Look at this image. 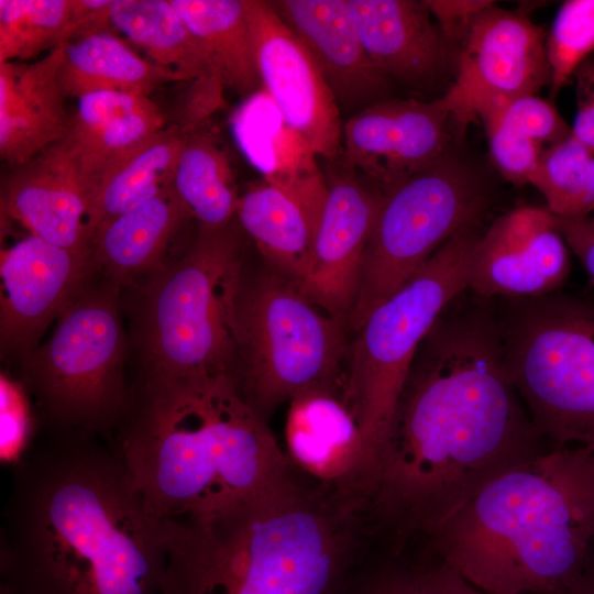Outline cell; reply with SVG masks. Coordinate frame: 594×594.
<instances>
[{
  "label": "cell",
  "instance_id": "1",
  "mask_svg": "<svg viewBox=\"0 0 594 594\" xmlns=\"http://www.w3.org/2000/svg\"><path fill=\"white\" fill-rule=\"evenodd\" d=\"M547 443L509 377L493 300L466 289L417 350L365 510L399 542L431 537Z\"/></svg>",
  "mask_w": 594,
  "mask_h": 594
},
{
  "label": "cell",
  "instance_id": "2",
  "mask_svg": "<svg viewBox=\"0 0 594 594\" xmlns=\"http://www.w3.org/2000/svg\"><path fill=\"white\" fill-rule=\"evenodd\" d=\"M61 432L13 464L0 594H160L167 521L150 508L113 441Z\"/></svg>",
  "mask_w": 594,
  "mask_h": 594
},
{
  "label": "cell",
  "instance_id": "3",
  "mask_svg": "<svg viewBox=\"0 0 594 594\" xmlns=\"http://www.w3.org/2000/svg\"><path fill=\"white\" fill-rule=\"evenodd\" d=\"M121 424L112 441L164 521L209 518L297 476L227 374L145 378Z\"/></svg>",
  "mask_w": 594,
  "mask_h": 594
},
{
  "label": "cell",
  "instance_id": "4",
  "mask_svg": "<svg viewBox=\"0 0 594 594\" xmlns=\"http://www.w3.org/2000/svg\"><path fill=\"white\" fill-rule=\"evenodd\" d=\"M430 539L487 594H569L594 541V453L550 448L485 485Z\"/></svg>",
  "mask_w": 594,
  "mask_h": 594
},
{
  "label": "cell",
  "instance_id": "5",
  "mask_svg": "<svg viewBox=\"0 0 594 594\" xmlns=\"http://www.w3.org/2000/svg\"><path fill=\"white\" fill-rule=\"evenodd\" d=\"M362 510L296 476L209 518L169 520L160 594H337Z\"/></svg>",
  "mask_w": 594,
  "mask_h": 594
},
{
  "label": "cell",
  "instance_id": "6",
  "mask_svg": "<svg viewBox=\"0 0 594 594\" xmlns=\"http://www.w3.org/2000/svg\"><path fill=\"white\" fill-rule=\"evenodd\" d=\"M243 254L231 222L199 226L187 249L146 280L138 320L145 378H233Z\"/></svg>",
  "mask_w": 594,
  "mask_h": 594
},
{
  "label": "cell",
  "instance_id": "7",
  "mask_svg": "<svg viewBox=\"0 0 594 594\" xmlns=\"http://www.w3.org/2000/svg\"><path fill=\"white\" fill-rule=\"evenodd\" d=\"M479 223L461 229L353 333L342 396L364 443L369 488L417 350L446 307L469 288Z\"/></svg>",
  "mask_w": 594,
  "mask_h": 594
},
{
  "label": "cell",
  "instance_id": "8",
  "mask_svg": "<svg viewBox=\"0 0 594 594\" xmlns=\"http://www.w3.org/2000/svg\"><path fill=\"white\" fill-rule=\"evenodd\" d=\"M492 300L506 369L539 431L594 453V304L558 290Z\"/></svg>",
  "mask_w": 594,
  "mask_h": 594
},
{
  "label": "cell",
  "instance_id": "9",
  "mask_svg": "<svg viewBox=\"0 0 594 594\" xmlns=\"http://www.w3.org/2000/svg\"><path fill=\"white\" fill-rule=\"evenodd\" d=\"M349 327L267 266L244 270L235 307L234 384L265 421L318 387L342 388Z\"/></svg>",
  "mask_w": 594,
  "mask_h": 594
},
{
  "label": "cell",
  "instance_id": "10",
  "mask_svg": "<svg viewBox=\"0 0 594 594\" xmlns=\"http://www.w3.org/2000/svg\"><path fill=\"white\" fill-rule=\"evenodd\" d=\"M90 276L58 315L50 339L21 363V383L57 430L107 435L129 405L127 341L120 286L108 279L95 286Z\"/></svg>",
  "mask_w": 594,
  "mask_h": 594
},
{
  "label": "cell",
  "instance_id": "11",
  "mask_svg": "<svg viewBox=\"0 0 594 594\" xmlns=\"http://www.w3.org/2000/svg\"><path fill=\"white\" fill-rule=\"evenodd\" d=\"M490 202L482 180L447 155L384 193L364 253L350 332L450 238L477 224Z\"/></svg>",
  "mask_w": 594,
  "mask_h": 594
},
{
  "label": "cell",
  "instance_id": "12",
  "mask_svg": "<svg viewBox=\"0 0 594 594\" xmlns=\"http://www.w3.org/2000/svg\"><path fill=\"white\" fill-rule=\"evenodd\" d=\"M547 33L525 15L492 4L473 21L459 45L457 78L448 89L457 121L475 119L476 107L536 95L551 85Z\"/></svg>",
  "mask_w": 594,
  "mask_h": 594
},
{
  "label": "cell",
  "instance_id": "13",
  "mask_svg": "<svg viewBox=\"0 0 594 594\" xmlns=\"http://www.w3.org/2000/svg\"><path fill=\"white\" fill-rule=\"evenodd\" d=\"M455 118L449 91L431 101L375 102L343 125L344 158L386 193L447 155L449 125Z\"/></svg>",
  "mask_w": 594,
  "mask_h": 594
},
{
  "label": "cell",
  "instance_id": "14",
  "mask_svg": "<svg viewBox=\"0 0 594 594\" xmlns=\"http://www.w3.org/2000/svg\"><path fill=\"white\" fill-rule=\"evenodd\" d=\"M262 88L317 155L342 148L339 103L314 58L267 1L245 0Z\"/></svg>",
  "mask_w": 594,
  "mask_h": 594
},
{
  "label": "cell",
  "instance_id": "15",
  "mask_svg": "<svg viewBox=\"0 0 594 594\" xmlns=\"http://www.w3.org/2000/svg\"><path fill=\"white\" fill-rule=\"evenodd\" d=\"M92 273L90 254L28 234L2 250L0 342L2 358L25 361Z\"/></svg>",
  "mask_w": 594,
  "mask_h": 594
},
{
  "label": "cell",
  "instance_id": "16",
  "mask_svg": "<svg viewBox=\"0 0 594 594\" xmlns=\"http://www.w3.org/2000/svg\"><path fill=\"white\" fill-rule=\"evenodd\" d=\"M569 272L558 218L548 208L518 207L482 233L468 289L484 298L538 296L557 292Z\"/></svg>",
  "mask_w": 594,
  "mask_h": 594
},
{
  "label": "cell",
  "instance_id": "17",
  "mask_svg": "<svg viewBox=\"0 0 594 594\" xmlns=\"http://www.w3.org/2000/svg\"><path fill=\"white\" fill-rule=\"evenodd\" d=\"M328 187L299 287L314 304L349 327L366 244L384 193L353 175L338 176Z\"/></svg>",
  "mask_w": 594,
  "mask_h": 594
},
{
  "label": "cell",
  "instance_id": "18",
  "mask_svg": "<svg viewBox=\"0 0 594 594\" xmlns=\"http://www.w3.org/2000/svg\"><path fill=\"white\" fill-rule=\"evenodd\" d=\"M89 190L65 141L12 167L2 182L1 216L55 245L90 254Z\"/></svg>",
  "mask_w": 594,
  "mask_h": 594
},
{
  "label": "cell",
  "instance_id": "19",
  "mask_svg": "<svg viewBox=\"0 0 594 594\" xmlns=\"http://www.w3.org/2000/svg\"><path fill=\"white\" fill-rule=\"evenodd\" d=\"M285 438L294 466L364 505L366 462L360 427L342 388L305 391L289 402Z\"/></svg>",
  "mask_w": 594,
  "mask_h": 594
},
{
  "label": "cell",
  "instance_id": "20",
  "mask_svg": "<svg viewBox=\"0 0 594 594\" xmlns=\"http://www.w3.org/2000/svg\"><path fill=\"white\" fill-rule=\"evenodd\" d=\"M270 3L309 52L338 103L359 107L384 100L391 80L369 57L348 0Z\"/></svg>",
  "mask_w": 594,
  "mask_h": 594
},
{
  "label": "cell",
  "instance_id": "21",
  "mask_svg": "<svg viewBox=\"0 0 594 594\" xmlns=\"http://www.w3.org/2000/svg\"><path fill=\"white\" fill-rule=\"evenodd\" d=\"M231 127L241 152L265 183L293 198L317 230L328 183L309 142L286 122L264 88L235 109Z\"/></svg>",
  "mask_w": 594,
  "mask_h": 594
},
{
  "label": "cell",
  "instance_id": "22",
  "mask_svg": "<svg viewBox=\"0 0 594 594\" xmlns=\"http://www.w3.org/2000/svg\"><path fill=\"white\" fill-rule=\"evenodd\" d=\"M64 45L32 63L0 64V155L11 167L21 165L69 132L58 73Z\"/></svg>",
  "mask_w": 594,
  "mask_h": 594
},
{
  "label": "cell",
  "instance_id": "23",
  "mask_svg": "<svg viewBox=\"0 0 594 594\" xmlns=\"http://www.w3.org/2000/svg\"><path fill=\"white\" fill-rule=\"evenodd\" d=\"M348 2L369 57L386 78L422 85L440 76L449 43L425 1Z\"/></svg>",
  "mask_w": 594,
  "mask_h": 594
},
{
  "label": "cell",
  "instance_id": "24",
  "mask_svg": "<svg viewBox=\"0 0 594 594\" xmlns=\"http://www.w3.org/2000/svg\"><path fill=\"white\" fill-rule=\"evenodd\" d=\"M191 218L174 186L99 229L90 243L92 272L119 285L147 279L167 261L166 252Z\"/></svg>",
  "mask_w": 594,
  "mask_h": 594
},
{
  "label": "cell",
  "instance_id": "25",
  "mask_svg": "<svg viewBox=\"0 0 594 594\" xmlns=\"http://www.w3.org/2000/svg\"><path fill=\"white\" fill-rule=\"evenodd\" d=\"M166 127V117L148 96L100 91L78 99L64 139L89 190L112 165Z\"/></svg>",
  "mask_w": 594,
  "mask_h": 594
},
{
  "label": "cell",
  "instance_id": "26",
  "mask_svg": "<svg viewBox=\"0 0 594 594\" xmlns=\"http://www.w3.org/2000/svg\"><path fill=\"white\" fill-rule=\"evenodd\" d=\"M58 80L66 98L100 91L148 96L168 81H186L179 74L138 55L110 30L85 35L64 45Z\"/></svg>",
  "mask_w": 594,
  "mask_h": 594
},
{
  "label": "cell",
  "instance_id": "27",
  "mask_svg": "<svg viewBox=\"0 0 594 594\" xmlns=\"http://www.w3.org/2000/svg\"><path fill=\"white\" fill-rule=\"evenodd\" d=\"M185 141L169 125L112 165L89 189V240L105 224L141 206L173 185Z\"/></svg>",
  "mask_w": 594,
  "mask_h": 594
},
{
  "label": "cell",
  "instance_id": "28",
  "mask_svg": "<svg viewBox=\"0 0 594 594\" xmlns=\"http://www.w3.org/2000/svg\"><path fill=\"white\" fill-rule=\"evenodd\" d=\"M235 215L265 266L299 285L316 234L302 208L287 194L265 183L239 197Z\"/></svg>",
  "mask_w": 594,
  "mask_h": 594
},
{
  "label": "cell",
  "instance_id": "29",
  "mask_svg": "<svg viewBox=\"0 0 594 594\" xmlns=\"http://www.w3.org/2000/svg\"><path fill=\"white\" fill-rule=\"evenodd\" d=\"M170 1L227 88L245 98L262 88L245 0Z\"/></svg>",
  "mask_w": 594,
  "mask_h": 594
},
{
  "label": "cell",
  "instance_id": "30",
  "mask_svg": "<svg viewBox=\"0 0 594 594\" xmlns=\"http://www.w3.org/2000/svg\"><path fill=\"white\" fill-rule=\"evenodd\" d=\"M107 14L109 26L186 81L216 70L170 0H111Z\"/></svg>",
  "mask_w": 594,
  "mask_h": 594
},
{
  "label": "cell",
  "instance_id": "31",
  "mask_svg": "<svg viewBox=\"0 0 594 594\" xmlns=\"http://www.w3.org/2000/svg\"><path fill=\"white\" fill-rule=\"evenodd\" d=\"M173 186L202 227L226 226L235 215L239 196L229 157L204 130L185 134Z\"/></svg>",
  "mask_w": 594,
  "mask_h": 594
},
{
  "label": "cell",
  "instance_id": "32",
  "mask_svg": "<svg viewBox=\"0 0 594 594\" xmlns=\"http://www.w3.org/2000/svg\"><path fill=\"white\" fill-rule=\"evenodd\" d=\"M79 29V0H0V64L66 45Z\"/></svg>",
  "mask_w": 594,
  "mask_h": 594
},
{
  "label": "cell",
  "instance_id": "33",
  "mask_svg": "<svg viewBox=\"0 0 594 594\" xmlns=\"http://www.w3.org/2000/svg\"><path fill=\"white\" fill-rule=\"evenodd\" d=\"M530 184L558 218L594 210V154L571 135L542 154Z\"/></svg>",
  "mask_w": 594,
  "mask_h": 594
},
{
  "label": "cell",
  "instance_id": "34",
  "mask_svg": "<svg viewBox=\"0 0 594 594\" xmlns=\"http://www.w3.org/2000/svg\"><path fill=\"white\" fill-rule=\"evenodd\" d=\"M546 48L553 96L594 54V0L563 2L547 34Z\"/></svg>",
  "mask_w": 594,
  "mask_h": 594
},
{
  "label": "cell",
  "instance_id": "35",
  "mask_svg": "<svg viewBox=\"0 0 594 594\" xmlns=\"http://www.w3.org/2000/svg\"><path fill=\"white\" fill-rule=\"evenodd\" d=\"M476 118L484 125L490 154L499 173L516 185L530 184L544 150L508 125L494 107L479 108Z\"/></svg>",
  "mask_w": 594,
  "mask_h": 594
},
{
  "label": "cell",
  "instance_id": "36",
  "mask_svg": "<svg viewBox=\"0 0 594 594\" xmlns=\"http://www.w3.org/2000/svg\"><path fill=\"white\" fill-rule=\"evenodd\" d=\"M494 107L502 119L516 131L536 142L544 151L571 135V128L557 109L537 95L479 106Z\"/></svg>",
  "mask_w": 594,
  "mask_h": 594
},
{
  "label": "cell",
  "instance_id": "37",
  "mask_svg": "<svg viewBox=\"0 0 594 594\" xmlns=\"http://www.w3.org/2000/svg\"><path fill=\"white\" fill-rule=\"evenodd\" d=\"M32 414L28 392L6 373L0 376V459L13 465L30 448Z\"/></svg>",
  "mask_w": 594,
  "mask_h": 594
},
{
  "label": "cell",
  "instance_id": "38",
  "mask_svg": "<svg viewBox=\"0 0 594 594\" xmlns=\"http://www.w3.org/2000/svg\"><path fill=\"white\" fill-rule=\"evenodd\" d=\"M187 82L188 87L176 103L172 124L183 134L204 130L212 116L226 105L227 86L217 70L202 74Z\"/></svg>",
  "mask_w": 594,
  "mask_h": 594
},
{
  "label": "cell",
  "instance_id": "39",
  "mask_svg": "<svg viewBox=\"0 0 594 594\" xmlns=\"http://www.w3.org/2000/svg\"><path fill=\"white\" fill-rule=\"evenodd\" d=\"M425 3L447 42L460 45L475 18L494 2L488 0H428Z\"/></svg>",
  "mask_w": 594,
  "mask_h": 594
},
{
  "label": "cell",
  "instance_id": "40",
  "mask_svg": "<svg viewBox=\"0 0 594 594\" xmlns=\"http://www.w3.org/2000/svg\"><path fill=\"white\" fill-rule=\"evenodd\" d=\"M578 112L571 136L594 154V80L583 62L574 72Z\"/></svg>",
  "mask_w": 594,
  "mask_h": 594
},
{
  "label": "cell",
  "instance_id": "41",
  "mask_svg": "<svg viewBox=\"0 0 594 594\" xmlns=\"http://www.w3.org/2000/svg\"><path fill=\"white\" fill-rule=\"evenodd\" d=\"M558 220L568 248L579 257L594 283V210L581 217Z\"/></svg>",
  "mask_w": 594,
  "mask_h": 594
},
{
  "label": "cell",
  "instance_id": "42",
  "mask_svg": "<svg viewBox=\"0 0 594 594\" xmlns=\"http://www.w3.org/2000/svg\"><path fill=\"white\" fill-rule=\"evenodd\" d=\"M354 594H430L421 570L391 572L378 576Z\"/></svg>",
  "mask_w": 594,
  "mask_h": 594
},
{
  "label": "cell",
  "instance_id": "43",
  "mask_svg": "<svg viewBox=\"0 0 594 594\" xmlns=\"http://www.w3.org/2000/svg\"><path fill=\"white\" fill-rule=\"evenodd\" d=\"M420 570L430 594H487L471 585L441 561Z\"/></svg>",
  "mask_w": 594,
  "mask_h": 594
},
{
  "label": "cell",
  "instance_id": "44",
  "mask_svg": "<svg viewBox=\"0 0 594 594\" xmlns=\"http://www.w3.org/2000/svg\"><path fill=\"white\" fill-rule=\"evenodd\" d=\"M569 594H594V576H586L573 591Z\"/></svg>",
  "mask_w": 594,
  "mask_h": 594
},
{
  "label": "cell",
  "instance_id": "45",
  "mask_svg": "<svg viewBox=\"0 0 594 594\" xmlns=\"http://www.w3.org/2000/svg\"><path fill=\"white\" fill-rule=\"evenodd\" d=\"M585 65L594 80V58L590 57L588 59H586L585 62Z\"/></svg>",
  "mask_w": 594,
  "mask_h": 594
},
{
  "label": "cell",
  "instance_id": "46",
  "mask_svg": "<svg viewBox=\"0 0 594 594\" xmlns=\"http://www.w3.org/2000/svg\"><path fill=\"white\" fill-rule=\"evenodd\" d=\"M592 58H594V54H593Z\"/></svg>",
  "mask_w": 594,
  "mask_h": 594
}]
</instances>
